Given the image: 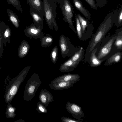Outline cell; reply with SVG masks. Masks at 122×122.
<instances>
[{"mask_svg": "<svg viewBox=\"0 0 122 122\" xmlns=\"http://www.w3.org/2000/svg\"><path fill=\"white\" fill-rule=\"evenodd\" d=\"M118 13V11H117L108 14L93 35L86 50L85 56V60L86 62L88 60L92 50L97 45L101 43L100 42L111 29Z\"/></svg>", "mask_w": 122, "mask_h": 122, "instance_id": "1", "label": "cell"}, {"mask_svg": "<svg viewBox=\"0 0 122 122\" xmlns=\"http://www.w3.org/2000/svg\"><path fill=\"white\" fill-rule=\"evenodd\" d=\"M30 68V66H27L24 68L6 86L4 96L6 103H10L11 102Z\"/></svg>", "mask_w": 122, "mask_h": 122, "instance_id": "2", "label": "cell"}, {"mask_svg": "<svg viewBox=\"0 0 122 122\" xmlns=\"http://www.w3.org/2000/svg\"><path fill=\"white\" fill-rule=\"evenodd\" d=\"M42 83L38 74L36 73H34L25 86L24 91L23 98L24 100L29 101L33 98Z\"/></svg>", "mask_w": 122, "mask_h": 122, "instance_id": "3", "label": "cell"}, {"mask_svg": "<svg viewBox=\"0 0 122 122\" xmlns=\"http://www.w3.org/2000/svg\"><path fill=\"white\" fill-rule=\"evenodd\" d=\"M44 15L45 19L50 29L54 28L56 31L58 29V26L55 20L53 7L51 5V0H43Z\"/></svg>", "mask_w": 122, "mask_h": 122, "instance_id": "4", "label": "cell"}, {"mask_svg": "<svg viewBox=\"0 0 122 122\" xmlns=\"http://www.w3.org/2000/svg\"><path fill=\"white\" fill-rule=\"evenodd\" d=\"M60 6L63 15V20L68 24L70 27L76 33L72 20L73 16V7L68 0H62Z\"/></svg>", "mask_w": 122, "mask_h": 122, "instance_id": "5", "label": "cell"}, {"mask_svg": "<svg viewBox=\"0 0 122 122\" xmlns=\"http://www.w3.org/2000/svg\"><path fill=\"white\" fill-rule=\"evenodd\" d=\"M59 44L61 55L63 58L73 56L75 53L74 47L69 39L63 35L60 36Z\"/></svg>", "mask_w": 122, "mask_h": 122, "instance_id": "6", "label": "cell"}, {"mask_svg": "<svg viewBox=\"0 0 122 122\" xmlns=\"http://www.w3.org/2000/svg\"><path fill=\"white\" fill-rule=\"evenodd\" d=\"M43 26V24L38 27L36 26L33 23L30 26H27L24 30L25 34L30 39L41 38L44 36L45 33L42 32Z\"/></svg>", "mask_w": 122, "mask_h": 122, "instance_id": "7", "label": "cell"}, {"mask_svg": "<svg viewBox=\"0 0 122 122\" xmlns=\"http://www.w3.org/2000/svg\"><path fill=\"white\" fill-rule=\"evenodd\" d=\"M65 108L73 117L79 120H83L81 118L84 116V112L81 108L77 104L68 101L66 104Z\"/></svg>", "mask_w": 122, "mask_h": 122, "instance_id": "8", "label": "cell"}, {"mask_svg": "<svg viewBox=\"0 0 122 122\" xmlns=\"http://www.w3.org/2000/svg\"><path fill=\"white\" fill-rule=\"evenodd\" d=\"M117 32L113 35L107 42L100 49L97 56L99 60L104 58L110 52L115 39L116 37Z\"/></svg>", "mask_w": 122, "mask_h": 122, "instance_id": "9", "label": "cell"}, {"mask_svg": "<svg viewBox=\"0 0 122 122\" xmlns=\"http://www.w3.org/2000/svg\"><path fill=\"white\" fill-rule=\"evenodd\" d=\"M39 98L40 102L46 107H48L50 102L54 101L53 95L45 89L41 90Z\"/></svg>", "mask_w": 122, "mask_h": 122, "instance_id": "10", "label": "cell"}, {"mask_svg": "<svg viewBox=\"0 0 122 122\" xmlns=\"http://www.w3.org/2000/svg\"><path fill=\"white\" fill-rule=\"evenodd\" d=\"M76 82L74 81L51 82L49 85L52 89L55 90H59L68 89L73 86Z\"/></svg>", "mask_w": 122, "mask_h": 122, "instance_id": "11", "label": "cell"}, {"mask_svg": "<svg viewBox=\"0 0 122 122\" xmlns=\"http://www.w3.org/2000/svg\"><path fill=\"white\" fill-rule=\"evenodd\" d=\"M80 76L77 74L68 73L59 76L51 81L52 82L60 81H74L77 82L80 79Z\"/></svg>", "mask_w": 122, "mask_h": 122, "instance_id": "12", "label": "cell"}, {"mask_svg": "<svg viewBox=\"0 0 122 122\" xmlns=\"http://www.w3.org/2000/svg\"><path fill=\"white\" fill-rule=\"evenodd\" d=\"M79 63L73 61L70 58L61 65L59 70L62 72H69L76 67Z\"/></svg>", "mask_w": 122, "mask_h": 122, "instance_id": "13", "label": "cell"}, {"mask_svg": "<svg viewBox=\"0 0 122 122\" xmlns=\"http://www.w3.org/2000/svg\"><path fill=\"white\" fill-rule=\"evenodd\" d=\"M30 8L36 10L43 17L44 15L43 2L41 0H26Z\"/></svg>", "mask_w": 122, "mask_h": 122, "instance_id": "14", "label": "cell"}, {"mask_svg": "<svg viewBox=\"0 0 122 122\" xmlns=\"http://www.w3.org/2000/svg\"><path fill=\"white\" fill-rule=\"evenodd\" d=\"M97 46L92 51L89 57L90 65L92 67H95L100 65L103 61L97 58L96 53L98 49Z\"/></svg>", "mask_w": 122, "mask_h": 122, "instance_id": "15", "label": "cell"}, {"mask_svg": "<svg viewBox=\"0 0 122 122\" xmlns=\"http://www.w3.org/2000/svg\"><path fill=\"white\" fill-rule=\"evenodd\" d=\"M30 48V46L28 43L25 40L23 41L18 48L19 57L20 58L25 57L28 54Z\"/></svg>", "mask_w": 122, "mask_h": 122, "instance_id": "16", "label": "cell"}, {"mask_svg": "<svg viewBox=\"0 0 122 122\" xmlns=\"http://www.w3.org/2000/svg\"><path fill=\"white\" fill-rule=\"evenodd\" d=\"M76 8L88 20L91 19V14L88 10L85 8L81 0H72Z\"/></svg>", "mask_w": 122, "mask_h": 122, "instance_id": "17", "label": "cell"}, {"mask_svg": "<svg viewBox=\"0 0 122 122\" xmlns=\"http://www.w3.org/2000/svg\"><path fill=\"white\" fill-rule=\"evenodd\" d=\"M30 14L33 19L34 24L36 27H38L43 24V17L38 12L30 8Z\"/></svg>", "mask_w": 122, "mask_h": 122, "instance_id": "18", "label": "cell"}, {"mask_svg": "<svg viewBox=\"0 0 122 122\" xmlns=\"http://www.w3.org/2000/svg\"><path fill=\"white\" fill-rule=\"evenodd\" d=\"M122 55L121 52H118L115 53L107 59L104 63L105 65L109 66L118 62L121 59Z\"/></svg>", "mask_w": 122, "mask_h": 122, "instance_id": "19", "label": "cell"}, {"mask_svg": "<svg viewBox=\"0 0 122 122\" xmlns=\"http://www.w3.org/2000/svg\"><path fill=\"white\" fill-rule=\"evenodd\" d=\"M7 12L9 19L14 26L16 28L19 26V20L16 14L9 9H7Z\"/></svg>", "mask_w": 122, "mask_h": 122, "instance_id": "20", "label": "cell"}, {"mask_svg": "<svg viewBox=\"0 0 122 122\" xmlns=\"http://www.w3.org/2000/svg\"><path fill=\"white\" fill-rule=\"evenodd\" d=\"M41 46L42 47H46L50 46L53 41L52 37L47 34L40 39Z\"/></svg>", "mask_w": 122, "mask_h": 122, "instance_id": "21", "label": "cell"}, {"mask_svg": "<svg viewBox=\"0 0 122 122\" xmlns=\"http://www.w3.org/2000/svg\"><path fill=\"white\" fill-rule=\"evenodd\" d=\"M11 32L9 27L6 25L3 32L2 40L3 44L6 46V42H10V38L11 36Z\"/></svg>", "mask_w": 122, "mask_h": 122, "instance_id": "22", "label": "cell"}, {"mask_svg": "<svg viewBox=\"0 0 122 122\" xmlns=\"http://www.w3.org/2000/svg\"><path fill=\"white\" fill-rule=\"evenodd\" d=\"M84 53V49L82 47H81L70 58L73 61L79 63L83 59Z\"/></svg>", "mask_w": 122, "mask_h": 122, "instance_id": "23", "label": "cell"}, {"mask_svg": "<svg viewBox=\"0 0 122 122\" xmlns=\"http://www.w3.org/2000/svg\"><path fill=\"white\" fill-rule=\"evenodd\" d=\"M16 108L13 106L11 103H8L5 112V116L8 118H13L15 116Z\"/></svg>", "mask_w": 122, "mask_h": 122, "instance_id": "24", "label": "cell"}, {"mask_svg": "<svg viewBox=\"0 0 122 122\" xmlns=\"http://www.w3.org/2000/svg\"><path fill=\"white\" fill-rule=\"evenodd\" d=\"M81 27L82 34H83L86 28L90 24L89 21L87 19L84 18L79 14H76Z\"/></svg>", "mask_w": 122, "mask_h": 122, "instance_id": "25", "label": "cell"}, {"mask_svg": "<svg viewBox=\"0 0 122 122\" xmlns=\"http://www.w3.org/2000/svg\"><path fill=\"white\" fill-rule=\"evenodd\" d=\"M121 31L117 33L116 37L114 42L115 47L118 50L122 49V31Z\"/></svg>", "mask_w": 122, "mask_h": 122, "instance_id": "26", "label": "cell"}, {"mask_svg": "<svg viewBox=\"0 0 122 122\" xmlns=\"http://www.w3.org/2000/svg\"><path fill=\"white\" fill-rule=\"evenodd\" d=\"M6 25L3 21H2L0 22V58L2 56L4 51L3 43L2 40V34Z\"/></svg>", "mask_w": 122, "mask_h": 122, "instance_id": "27", "label": "cell"}, {"mask_svg": "<svg viewBox=\"0 0 122 122\" xmlns=\"http://www.w3.org/2000/svg\"><path fill=\"white\" fill-rule=\"evenodd\" d=\"M58 47L56 46L51 51L50 54L51 60L54 64H55L58 60Z\"/></svg>", "mask_w": 122, "mask_h": 122, "instance_id": "28", "label": "cell"}, {"mask_svg": "<svg viewBox=\"0 0 122 122\" xmlns=\"http://www.w3.org/2000/svg\"><path fill=\"white\" fill-rule=\"evenodd\" d=\"M75 17L76 33L79 39H82V36L81 27L79 19L76 14H75Z\"/></svg>", "mask_w": 122, "mask_h": 122, "instance_id": "29", "label": "cell"}, {"mask_svg": "<svg viewBox=\"0 0 122 122\" xmlns=\"http://www.w3.org/2000/svg\"><path fill=\"white\" fill-rule=\"evenodd\" d=\"M8 4H11L19 11L22 12L23 10L21 7L19 0H6Z\"/></svg>", "mask_w": 122, "mask_h": 122, "instance_id": "30", "label": "cell"}, {"mask_svg": "<svg viewBox=\"0 0 122 122\" xmlns=\"http://www.w3.org/2000/svg\"><path fill=\"white\" fill-rule=\"evenodd\" d=\"M115 25L117 26H120L122 25V6L120 7L118 15L117 16L115 22Z\"/></svg>", "mask_w": 122, "mask_h": 122, "instance_id": "31", "label": "cell"}, {"mask_svg": "<svg viewBox=\"0 0 122 122\" xmlns=\"http://www.w3.org/2000/svg\"><path fill=\"white\" fill-rule=\"evenodd\" d=\"M46 107L40 101L38 102L36 105V110L38 112L41 113H46L47 110Z\"/></svg>", "mask_w": 122, "mask_h": 122, "instance_id": "32", "label": "cell"}, {"mask_svg": "<svg viewBox=\"0 0 122 122\" xmlns=\"http://www.w3.org/2000/svg\"><path fill=\"white\" fill-rule=\"evenodd\" d=\"M61 119L63 122H83L82 121L72 119L69 117H62Z\"/></svg>", "mask_w": 122, "mask_h": 122, "instance_id": "33", "label": "cell"}, {"mask_svg": "<svg viewBox=\"0 0 122 122\" xmlns=\"http://www.w3.org/2000/svg\"><path fill=\"white\" fill-rule=\"evenodd\" d=\"M91 7L95 10H97V6L94 0H85Z\"/></svg>", "mask_w": 122, "mask_h": 122, "instance_id": "34", "label": "cell"}, {"mask_svg": "<svg viewBox=\"0 0 122 122\" xmlns=\"http://www.w3.org/2000/svg\"><path fill=\"white\" fill-rule=\"evenodd\" d=\"M97 6L102 7L104 6L107 2V0H96Z\"/></svg>", "mask_w": 122, "mask_h": 122, "instance_id": "35", "label": "cell"}, {"mask_svg": "<svg viewBox=\"0 0 122 122\" xmlns=\"http://www.w3.org/2000/svg\"><path fill=\"white\" fill-rule=\"evenodd\" d=\"M16 121L18 122H25V121L24 120H18L17 121Z\"/></svg>", "mask_w": 122, "mask_h": 122, "instance_id": "36", "label": "cell"}, {"mask_svg": "<svg viewBox=\"0 0 122 122\" xmlns=\"http://www.w3.org/2000/svg\"><path fill=\"white\" fill-rule=\"evenodd\" d=\"M1 68V67H0V69Z\"/></svg>", "mask_w": 122, "mask_h": 122, "instance_id": "37", "label": "cell"}]
</instances>
